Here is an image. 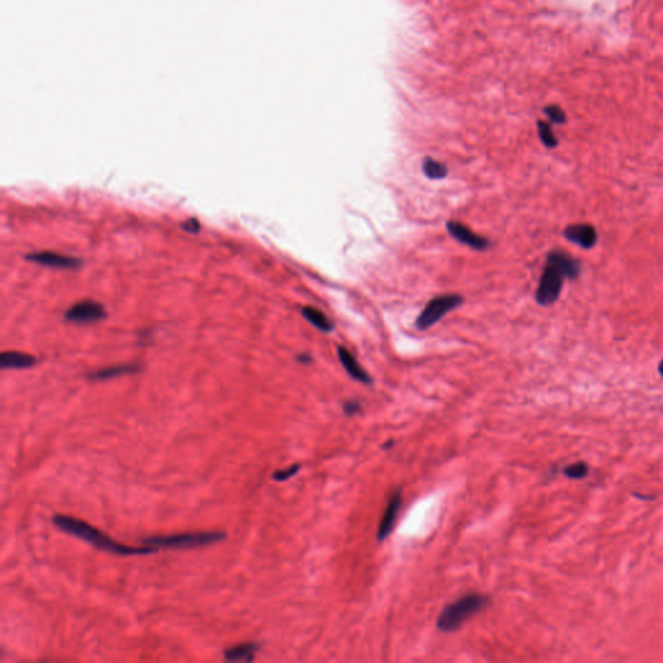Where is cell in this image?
<instances>
[{
    "label": "cell",
    "instance_id": "obj_8",
    "mask_svg": "<svg viewBox=\"0 0 663 663\" xmlns=\"http://www.w3.org/2000/svg\"><path fill=\"white\" fill-rule=\"evenodd\" d=\"M26 259L30 262H34L39 265L45 267H51V268H64V270H73L78 268L82 265L81 259L70 257V256H64L55 251H35L30 253L26 256Z\"/></svg>",
    "mask_w": 663,
    "mask_h": 663
},
{
    "label": "cell",
    "instance_id": "obj_10",
    "mask_svg": "<svg viewBox=\"0 0 663 663\" xmlns=\"http://www.w3.org/2000/svg\"><path fill=\"white\" fill-rule=\"evenodd\" d=\"M564 236L569 241L582 246L584 249H591L597 241V232L593 226L587 223L571 224L564 231Z\"/></svg>",
    "mask_w": 663,
    "mask_h": 663
},
{
    "label": "cell",
    "instance_id": "obj_6",
    "mask_svg": "<svg viewBox=\"0 0 663 663\" xmlns=\"http://www.w3.org/2000/svg\"><path fill=\"white\" fill-rule=\"evenodd\" d=\"M106 315V311L102 303L84 300L81 302L74 303L70 309L65 312V319L67 322L77 323V324H89L103 320Z\"/></svg>",
    "mask_w": 663,
    "mask_h": 663
},
{
    "label": "cell",
    "instance_id": "obj_19",
    "mask_svg": "<svg viewBox=\"0 0 663 663\" xmlns=\"http://www.w3.org/2000/svg\"><path fill=\"white\" fill-rule=\"evenodd\" d=\"M300 469H301V465H292V466H289L287 469L276 471V472L273 474V478L275 479V481H278V482H284V481L292 478L295 474L300 472Z\"/></svg>",
    "mask_w": 663,
    "mask_h": 663
},
{
    "label": "cell",
    "instance_id": "obj_18",
    "mask_svg": "<svg viewBox=\"0 0 663 663\" xmlns=\"http://www.w3.org/2000/svg\"><path fill=\"white\" fill-rule=\"evenodd\" d=\"M590 473V468L588 465L583 461H578V463H574V464L568 465L565 469H564V474L570 479H582Z\"/></svg>",
    "mask_w": 663,
    "mask_h": 663
},
{
    "label": "cell",
    "instance_id": "obj_1",
    "mask_svg": "<svg viewBox=\"0 0 663 663\" xmlns=\"http://www.w3.org/2000/svg\"><path fill=\"white\" fill-rule=\"evenodd\" d=\"M581 273V265L568 253L553 251L547 256V263L539 280L535 300L540 306H551L560 297L565 279H575Z\"/></svg>",
    "mask_w": 663,
    "mask_h": 663
},
{
    "label": "cell",
    "instance_id": "obj_12",
    "mask_svg": "<svg viewBox=\"0 0 663 663\" xmlns=\"http://www.w3.org/2000/svg\"><path fill=\"white\" fill-rule=\"evenodd\" d=\"M35 356L20 351H4L0 355V364L4 369L30 368L35 366Z\"/></svg>",
    "mask_w": 663,
    "mask_h": 663
},
{
    "label": "cell",
    "instance_id": "obj_14",
    "mask_svg": "<svg viewBox=\"0 0 663 663\" xmlns=\"http://www.w3.org/2000/svg\"><path fill=\"white\" fill-rule=\"evenodd\" d=\"M301 312H302V317L309 322V324L314 325L320 332L332 333L336 329L334 323L325 315L323 311H320L319 309H315L312 306H305L301 309Z\"/></svg>",
    "mask_w": 663,
    "mask_h": 663
},
{
    "label": "cell",
    "instance_id": "obj_24",
    "mask_svg": "<svg viewBox=\"0 0 663 663\" xmlns=\"http://www.w3.org/2000/svg\"><path fill=\"white\" fill-rule=\"evenodd\" d=\"M658 372H659V375H661V377L663 378V361H661L659 366H658Z\"/></svg>",
    "mask_w": 663,
    "mask_h": 663
},
{
    "label": "cell",
    "instance_id": "obj_17",
    "mask_svg": "<svg viewBox=\"0 0 663 663\" xmlns=\"http://www.w3.org/2000/svg\"><path fill=\"white\" fill-rule=\"evenodd\" d=\"M538 131L540 141L544 144L545 147L554 148L559 144L557 138L553 133L552 126L549 125V124H547L544 121H539Z\"/></svg>",
    "mask_w": 663,
    "mask_h": 663
},
{
    "label": "cell",
    "instance_id": "obj_5",
    "mask_svg": "<svg viewBox=\"0 0 663 663\" xmlns=\"http://www.w3.org/2000/svg\"><path fill=\"white\" fill-rule=\"evenodd\" d=\"M464 303V297L461 295H443L435 297L425 305L424 309L419 314L415 322V327L419 331H427L442 320L449 312L459 309Z\"/></svg>",
    "mask_w": 663,
    "mask_h": 663
},
{
    "label": "cell",
    "instance_id": "obj_13",
    "mask_svg": "<svg viewBox=\"0 0 663 663\" xmlns=\"http://www.w3.org/2000/svg\"><path fill=\"white\" fill-rule=\"evenodd\" d=\"M259 647L254 642H245V644H237L232 648L224 650V659L229 662H239V661H245V662H251L254 657L258 652Z\"/></svg>",
    "mask_w": 663,
    "mask_h": 663
},
{
    "label": "cell",
    "instance_id": "obj_23",
    "mask_svg": "<svg viewBox=\"0 0 663 663\" xmlns=\"http://www.w3.org/2000/svg\"><path fill=\"white\" fill-rule=\"evenodd\" d=\"M297 361H301L303 364H307V363L312 361V358L309 354H301L297 356Z\"/></svg>",
    "mask_w": 663,
    "mask_h": 663
},
{
    "label": "cell",
    "instance_id": "obj_11",
    "mask_svg": "<svg viewBox=\"0 0 663 663\" xmlns=\"http://www.w3.org/2000/svg\"><path fill=\"white\" fill-rule=\"evenodd\" d=\"M337 356H339L342 367L349 373V376L354 378L355 381H359V383H366V385L372 383L371 376L364 371V368L359 364V361H356V358L350 353V350H347L346 347L341 346V345L337 346Z\"/></svg>",
    "mask_w": 663,
    "mask_h": 663
},
{
    "label": "cell",
    "instance_id": "obj_20",
    "mask_svg": "<svg viewBox=\"0 0 663 663\" xmlns=\"http://www.w3.org/2000/svg\"><path fill=\"white\" fill-rule=\"evenodd\" d=\"M545 113H547V116L549 117L553 124H564L566 121L565 113L561 111L559 106H548V108H545Z\"/></svg>",
    "mask_w": 663,
    "mask_h": 663
},
{
    "label": "cell",
    "instance_id": "obj_22",
    "mask_svg": "<svg viewBox=\"0 0 663 663\" xmlns=\"http://www.w3.org/2000/svg\"><path fill=\"white\" fill-rule=\"evenodd\" d=\"M185 223H187V224H185V229H187V231L193 232V234H196V232L199 231V221H196V219H190V221H187Z\"/></svg>",
    "mask_w": 663,
    "mask_h": 663
},
{
    "label": "cell",
    "instance_id": "obj_4",
    "mask_svg": "<svg viewBox=\"0 0 663 663\" xmlns=\"http://www.w3.org/2000/svg\"><path fill=\"white\" fill-rule=\"evenodd\" d=\"M226 539V534L221 531H199V532H182L171 535H155L141 539V543L153 548H169V549H187L210 545Z\"/></svg>",
    "mask_w": 663,
    "mask_h": 663
},
{
    "label": "cell",
    "instance_id": "obj_16",
    "mask_svg": "<svg viewBox=\"0 0 663 663\" xmlns=\"http://www.w3.org/2000/svg\"><path fill=\"white\" fill-rule=\"evenodd\" d=\"M421 169L424 175L430 180H443L449 177V168L433 157H425L421 163Z\"/></svg>",
    "mask_w": 663,
    "mask_h": 663
},
{
    "label": "cell",
    "instance_id": "obj_15",
    "mask_svg": "<svg viewBox=\"0 0 663 663\" xmlns=\"http://www.w3.org/2000/svg\"><path fill=\"white\" fill-rule=\"evenodd\" d=\"M138 366L135 364H119V366H111L106 368L99 369L96 372L89 373V380L95 381H104V380H111L114 377L124 376V375H130L138 371Z\"/></svg>",
    "mask_w": 663,
    "mask_h": 663
},
{
    "label": "cell",
    "instance_id": "obj_9",
    "mask_svg": "<svg viewBox=\"0 0 663 663\" xmlns=\"http://www.w3.org/2000/svg\"><path fill=\"white\" fill-rule=\"evenodd\" d=\"M402 501H403L402 490H395L391 494L389 501H388V505H386V509L383 512V518H381L380 525H378L377 539L380 542H383L390 535L393 527L397 522V517H398L399 510L402 507Z\"/></svg>",
    "mask_w": 663,
    "mask_h": 663
},
{
    "label": "cell",
    "instance_id": "obj_21",
    "mask_svg": "<svg viewBox=\"0 0 663 663\" xmlns=\"http://www.w3.org/2000/svg\"><path fill=\"white\" fill-rule=\"evenodd\" d=\"M344 411H345V413L349 415V416H353V415H356V413L361 411V405H359L358 402H355V400H350V402H347V403H345V405H344Z\"/></svg>",
    "mask_w": 663,
    "mask_h": 663
},
{
    "label": "cell",
    "instance_id": "obj_7",
    "mask_svg": "<svg viewBox=\"0 0 663 663\" xmlns=\"http://www.w3.org/2000/svg\"><path fill=\"white\" fill-rule=\"evenodd\" d=\"M446 229L451 237H454L459 243L466 245L474 251H486L491 246V241L487 237L479 236L477 234H474L472 229L465 226L461 221H449L446 223Z\"/></svg>",
    "mask_w": 663,
    "mask_h": 663
},
{
    "label": "cell",
    "instance_id": "obj_3",
    "mask_svg": "<svg viewBox=\"0 0 663 663\" xmlns=\"http://www.w3.org/2000/svg\"><path fill=\"white\" fill-rule=\"evenodd\" d=\"M488 604V598L478 593H472L459 598L455 603L444 608L437 620V626L443 632H452L464 625L466 619L483 609Z\"/></svg>",
    "mask_w": 663,
    "mask_h": 663
},
{
    "label": "cell",
    "instance_id": "obj_2",
    "mask_svg": "<svg viewBox=\"0 0 663 663\" xmlns=\"http://www.w3.org/2000/svg\"><path fill=\"white\" fill-rule=\"evenodd\" d=\"M53 523L59 527L60 530L67 532L69 535H73L77 538L82 539L87 542L89 544L94 545L96 548L111 552L113 554H119V556H141V554H149L157 551L153 547H143V548H135L130 545L121 544L114 540H111L106 534H104L99 529L91 526L89 523L84 522L82 520H78L75 517L65 516V515H57L53 517Z\"/></svg>",
    "mask_w": 663,
    "mask_h": 663
}]
</instances>
